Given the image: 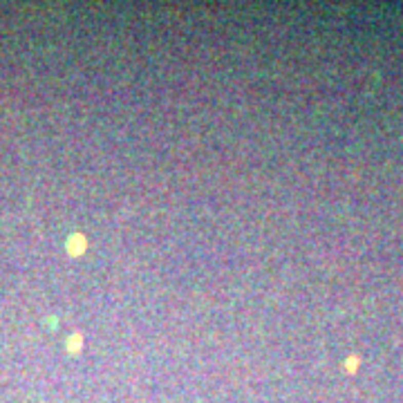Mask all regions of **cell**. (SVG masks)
I'll use <instances>...</instances> for the list:
<instances>
[{"label":"cell","instance_id":"cell-1","mask_svg":"<svg viewBox=\"0 0 403 403\" xmlns=\"http://www.w3.org/2000/svg\"><path fill=\"white\" fill-rule=\"evenodd\" d=\"M85 249V238L83 235H72L70 242H67V251L72 253V256H79V253H83Z\"/></svg>","mask_w":403,"mask_h":403},{"label":"cell","instance_id":"cell-2","mask_svg":"<svg viewBox=\"0 0 403 403\" xmlns=\"http://www.w3.org/2000/svg\"><path fill=\"white\" fill-rule=\"evenodd\" d=\"M79 343H81V336H72V338H70V347H72V350H74V347H76Z\"/></svg>","mask_w":403,"mask_h":403}]
</instances>
